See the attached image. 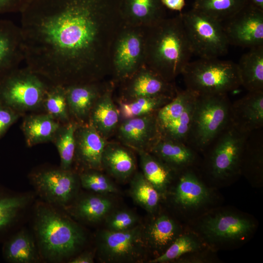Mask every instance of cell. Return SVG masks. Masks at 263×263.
<instances>
[{
    "instance_id": "6da1fadb",
    "label": "cell",
    "mask_w": 263,
    "mask_h": 263,
    "mask_svg": "<svg viewBox=\"0 0 263 263\" xmlns=\"http://www.w3.org/2000/svg\"><path fill=\"white\" fill-rule=\"evenodd\" d=\"M122 0H28L19 26L26 66L52 85L103 81L124 25Z\"/></svg>"
},
{
    "instance_id": "7a4b0ae2",
    "label": "cell",
    "mask_w": 263,
    "mask_h": 263,
    "mask_svg": "<svg viewBox=\"0 0 263 263\" xmlns=\"http://www.w3.org/2000/svg\"><path fill=\"white\" fill-rule=\"evenodd\" d=\"M192 54L180 14L145 29V65L167 81L182 74Z\"/></svg>"
},
{
    "instance_id": "3957f363",
    "label": "cell",
    "mask_w": 263,
    "mask_h": 263,
    "mask_svg": "<svg viewBox=\"0 0 263 263\" xmlns=\"http://www.w3.org/2000/svg\"><path fill=\"white\" fill-rule=\"evenodd\" d=\"M34 229L40 252L50 261H61L72 256L86 240L80 226L44 204L37 207Z\"/></svg>"
},
{
    "instance_id": "277c9868",
    "label": "cell",
    "mask_w": 263,
    "mask_h": 263,
    "mask_svg": "<svg viewBox=\"0 0 263 263\" xmlns=\"http://www.w3.org/2000/svg\"><path fill=\"white\" fill-rule=\"evenodd\" d=\"M181 75L186 89L198 95L227 94L241 86L237 63L218 58L189 61Z\"/></svg>"
},
{
    "instance_id": "5b68a950",
    "label": "cell",
    "mask_w": 263,
    "mask_h": 263,
    "mask_svg": "<svg viewBox=\"0 0 263 263\" xmlns=\"http://www.w3.org/2000/svg\"><path fill=\"white\" fill-rule=\"evenodd\" d=\"M231 104L227 94L197 95L187 144L202 152L229 124Z\"/></svg>"
},
{
    "instance_id": "8992f818",
    "label": "cell",
    "mask_w": 263,
    "mask_h": 263,
    "mask_svg": "<svg viewBox=\"0 0 263 263\" xmlns=\"http://www.w3.org/2000/svg\"><path fill=\"white\" fill-rule=\"evenodd\" d=\"M50 85L27 66L19 67L0 78V102L23 116L29 112H43Z\"/></svg>"
},
{
    "instance_id": "52a82bcc",
    "label": "cell",
    "mask_w": 263,
    "mask_h": 263,
    "mask_svg": "<svg viewBox=\"0 0 263 263\" xmlns=\"http://www.w3.org/2000/svg\"><path fill=\"white\" fill-rule=\"evenodd\" d=\"M249 133L229 124L213 139L202 153L207 155L206 166L213 178L223 180L240 172L244 145Z\"/></svg>"
},
{
    "instance_id": "ba28073f",
    "label": "cell",
    "mask_w": 263,
    "mask_h": 263,
    "mask_svg": "<svg viewBox=\"0 0 263 263\" xmlns=\"http://www.w3.org/2000/svg\"><path fill=\"white\" fill-rule=\"evenodd\" d=\"M193 54L201 58H217L229 45L222 22L194 9L180 14Z\"/></svg>"
},
{
    "instance_id": "9c48e42d",
    "label": "cell",
    "mask_w": 263,
    "mask_h": 263,
    "mask_svg": "<svg viewBox=\"0 0 263 263\" xmlns=\"http://www.w3.org/2000/svg\"><path fill=\"white\" fill-rule=\"evenodd\" d=\"M145 65V29L124 25L112 48L111 75L120 83Z\"/></svg>"
},
{
    "instance_id": "30bf717a",
    "label": "cell",
    "mask_w": 263,
    "mask_h": 263,
    "mask_svg": "<svg viewBox=\"0 0 263 263\" xmlns=\"http://www.w3.org/2000/svg\"><path fill=\"white\" fill-rule=\"evenodd\" d=\"M146 244L139 225L124 231H101L97 237L101 258L108 262L136 261L143 257Z\"/></svg>"
},
{
    "instance_id": "8fae6325",
    "label": "cell",
    "mask_w": 263,
    "mask_h": 263,
    "mask_svg": "<svg viewBox=\"0 0 263 263\" xmlns=\"http://www.w3.org/2000/svg\"><path fill=\"white\" fill-rule=\"evenodd\" d=\"M30 179L37 193L49 203L65 206L76 190L78 177L72 170L47 169L37 170Z\"/></svg>"
},
{
    "instance_id": "7c38bea8",
    "label": "cell",
    "mask_w": 263,
    "mask_h": 263,
    "mask_svg": "<svg viewBox=\"0 0 263 263\" xmlns=\"http://www.w3.org/2000/svg\"><path fill=\"white\" fill-rule=\"evenodd\" d=\"M225 21L229 45L249 49L263 45V11L247 4Z\"/></svg>"
},
{
    "instance_id": "4fadbf2b",
    "label": "cell",
    "mask_w": 263,
    "mask_h": 263,
    "mask_svg": "<svg viewBox=\"0 0 263 263\" xmlns=\"http://www.w3.org/2000/svg\"><path fill=\"white\" fill-rule=\"evenodd\" d=\"M120 83L119 101L124 102L144 97L173 98L178 91L173 82L167 81L145 65Z\"/></svg>"
},
{
    "instance_id": "5bb4252c",
    "label": "cell",
    "mask_w": 263,
    "mask_h": 263,
    "mask_svg": "<svg viewBox=\"0 0 263 263\" xmlns=\"http://www.w3.org/2000/svg\"><path fill=\"white\" fill-rule=\"evenodd\" d=\"M116 132L120 143L134 151H149L160 137L156 113L123 119Z\"/></svg>"
},
{
    "instance_id": "9a60e30c",
    "label": "cell",
    "mask_w": 263,
    "mask_h": 263,
    "mask_svg": "<svg viewBox=\"0 0 263 263\" xmlns=\"http://www.w3.org/2000/svg\"><path fill=\"white\" fill-rule=\"evenodd\" d=\"M250 219L230 213H221L206 218L201 229L205 236L214 241L242 240L253 231Z\"/></svg>"
},
{
    "instance_id": "2e32d148",
    "label": "cell",
    "mask_w": 263,
    "mask_h": 263,
    "mask_svg": "<svg viewBox=\"0 0 263 263\" xmlns=\"http://www.w3.org/2000/svg\"><path fill=\"white\" fill-rule=\"evenodd\" d=\"M75 141L74 162L82 170H102V156L107 139L86 122L78 124L75 132Z\"/></svg>"
},
{
    "instance_id": "e0dca14e",
    "label": "cell",
    "mask_w": 263,
    "mask_h": 263,
    "mask_svg": "<svg viewBox=\"0 0 263 263\" xmlns=\"http://www.w3.org/2000/svg\"><path fill=\"white\" fill-rule=\"evenodd\" d=\"M110 82L101 81L65 86L71 120L78 124L88 122L94 104Z\"/></svg>"
},
{
    "instance_id": "ac0fdd59",
    "label": "cell",
    "mask_w": 263,
    "mask_h": 263,
    "mask_svg": "<svg viewBox=\"0 0 263 263\" xmlns=\"http://www.w3.org/2000/svg\"><path fill=\"white\" fill-rule=\"evenodd\" d=\"M230 122L237 129L250 133L263 127V91L248 92L231 102Z\"/></svg>"
},
{
    "instance_id": "d6986e66",
    "label": "cell",
    "mask_w": 263,
    "mask_h": 263,
    "mask_svg": "<svg viewBox=\"0 0 263 263\" xmlns=\"http://www.w3.org/2000/svg\"><path fill=\"white\" fill-rule=\"evenodd\" d=\"M23 60L19 26L9 20H0V78L19 68Z\"/></svg>"
},
{
    "instance_id": "ffe728a7",
    "label": "cell",
    "mask_w": 263,
    "mask_h": 263,
    "mask_svg": "<svg viewBox=\"0 0 263 263\" xmlns=\"http://www.w3.org/2000/svg\"><path fill=\"white\" fill-rule=\"evenodd\" d=\"M121 13L125 25L144 29L166 18L161 0H122Z\"/></svg>"
},
{
    "instance_id": "44dd1931",
    "label": "cell",
    "mask_w": 263,
    "mask_h": 263,
    "mask_svg": "<svg viewBox=\"0 0 263 263\" xmlns=\"http://www.w3.org/2000/svg\"><path fill=\"white\" fill-rule=\"evenodd\" d=\"M113 88L112 81L94 104L88 121L106 139L116 131L121 119L119 109L113 99Z\"/></svg>"
},
{
    "instance_id": "7402d4cb",
    "label": "cell",
    "mask_w": 263,
    "mask_h": 263,
    "mask_svg": "<svg viewBox=\"0 0 263 263\" xmlns=\"http://www.w3.org/2000/svg\"><path fill=\"white\" fill-rule=\"evenodd\" d=\"M149 152L177 172L191 168L198 153L186 143L161 137Z\"/></svg>"
},
{
    "instance_id": "603a6c76",
    "label": "cell",
    "mask_w": 263,
    "mask_h": 263,
    "mask_svg": "<svg viewBox=\"0 0 263 263\" xmlns=\"http://www.w3.org/2000/svg\"><path fill=\"white\" fill-rule=\"evenodd\" d=\"M62 123L44 112L23 116L20 128L27 147L52 142Z\"/></svg>"
},
{
    "instance_id": "cb8c5ba5",
    "label": "cell",
    "mask_w": 263,
    "mask_h": 263,
    "mask_svg": "<svg viewBox=\"0 0 263 263\" xmlns=\"http://www.w3.org/2000/svg\"><path fill=\"white\" fill-rule=\"evenodd\" d=\"M179 172L181 173L173 194L175 203L184 209L202 205L209 196L207 188L190 168Z\"/></svg>"
},
{
    "instance_id": "d4e9b609",
    "label": "cell",
    "mask_w": 263,
    "mask_h": 263,
    "mask_svg": "<svg viewBox=\"0 0 263 263\" xmlns=\"http://www.w3.org/2000/svg\"><path fill=\"white\" fill-rule=\"evenodd\" d=\"M131 150L121 143L108 142L102 156L103 169L119 181L130 178L136 169L134 156Z\"/></svg>"
},
{
    "instance_id": "484cf974",
    "label": "cell",
    "mask_w": 263,
    "mask_h": 263,
    "mask_svg": "<svg viewBox=\"0 0 263 263\" xmlns=\"http://www.w3.org/2000/svg\"><path fill=\"white\" fill-rule=\"evenodd\" d=\"M237 64L241 86L248 92L263 91V45L250 48Z\"/></svg>"
},
{
    "instance_id": "4316f807",
    "label": "cell",
    "mask_w": 263,
    "mask_h": 263,
    "mask_svg": "<svg viewBox=\"0 0 263 263\" xmlns=\"http://www.w3.org/2000/svg\"><path fill=\"white\" fill-rule=\"evenodd\" d=\"M135 151L139 157L141 172L160 194L164 195L177 172L149 151L143 150Z\"/></svg>"
},
{
    "instance_id": "83f0119b",
    "label": "cell",
    "mask_w": 263,
    "mask_h": 263,
    "mask_svg": "<svg viewBox=\"0 0 263 263\" xmlns=\"http://www.w3.org/2000/svg\"><path fill=\"white\" fill-rule=\"evenodd\" d=\"M179 231L178 226L171 218L160 215L143 230L146 245L157 251L167 248L179 236Z\"/></svg>"
},
{
    "instance_id": "f1b7e54d",
    "label": "cell",
    "mask_w": 263,
    "mask_h": 263,
    "mask_svg": "<svg viewBox=\"0 0 263 263\" xmlns=\"http://www.w3.org/2000/svg\"><path fill=\"white\" fill-rule=\"evenodd\" d=\"M3 256L11 263H31L38 257L34 242L25 231H20L8 238L4 243Z\"/></svg>"
},
{
    "instance_id": "f546056e",
    "label": "cell",
    "mask_w": 263,
    "mask_h": 263,
    "mask_svg": "<svg viewBox=\"0 0 263 263\" xmlns=\"http://www.w3.org/2000/svg\"><path fill=\"white\" fill-rule=\"evenodd\" d=\"M29 195H17L0 188V237L8 231L28 204Z\"/></svg>"
},
{
    "instance_id": "4dcf8cb0",
    "label": "cell",
    "mask_w": 263,
    "mask_h": 263,
    "mask_svg": "<svg viewBox=\"0 0 263 263\" xmlns=\"http://www.w3.org/2000/svg\"><path fill=\"white\" fill-rule=\"evenodd\" d=\"M78 125L73 120L62 124L52 141L59 154L60 168L63 169H72L75 147V132Z\"/></svg>"
},
{
    "instance_id": "1f68e13d",
    "label": "cell",
    "mask_w": 263,
    "mask_h": 263,
    "mask_svg": "<svg viewBox=\"0 0 263 263\" xmlns=\"http://www.w3.org/2000/svg\"><path fill=\"white\" fill-rule=\"evenodd\" d=\"M130 192L133 200L146 211L152 213L156 210L161 195L141 172L133 174Z\"/></svg>"
},
{
    "instance_id": "d6a6232c",
    "label": "cell",
    "mask_w": 263,
    "mask_h": 263,
    "mask_svg": "<svg viewBox=\"0 0 263 263\" xmlns=\"http://www.w3.org/2000/svg\"><path fill=\"white\" fill-rule=\"evenodd\" d=\"M246 4V0H195L193 8L223 22Z\"/></svg>"
},
{
    "instance_id": "836d02e7",
    "label": "cell",
    "mask_w": 263,
    "mask_h": 263,
    "mask_svg": "<svg viewBox=\"0 0 263 263\" xmlns=\"http://www.w3.org/2000/svg\"><path fill=\"white\" fill-rule=\"evenodd\" d=\"M173 98L166 96L144 97L130 101H119V110L121 118L125 119L155 113Z\"/></svg>"
},
{
    "instance_id": "e575fe53",
    "label": "cell",
    "mask_w": 263,
    "mask_h": 263,
    "mask_svg": "<svg viewBox=\"0 0 263 263\" xmlns=\"http://www.w3.org/2000/svg\"><path fill=\"white\" fill-rule=\"evenodd\" d=\"M43 112L62 124L71 120L64 86L50 84L43 100Z\"/></svg>"
},
{
    "instance_id": "d590c367",
    "label": "cell",
    "mask_w": 263,
    "mask_h": 263,
    "mask_svg": "<svg viewBox=\"0 0 263 263\" xmlns=\"http://www.w3.org/2000/svg\"><path fill=\"white\" fill-rule=\"evenodd\" d=\"M111 201L105 197L90 195L81 199L75 206V213L80 218L90 222L101 221L112 207Z\"/></svg>"
},
{
    "instance_id": "8d00e7d4",
    "label": "cell",
    "mask_w": 263,
    "mask_h": 263,
    "mask_svg": "<svg viewBox=\"0 0 263 263\" xmlns=\"http://www.w3.org/2000/svg\"><path fill=\"white\" fill-rule=\"evenodd\" d=\"M201 247L199 240L189 234L179 235L160 255L150 261V263H163L174 260L182 256L196 252Z\"/></svg>"
},
{
    "instance_id": "74e56055",
    "label": "cell",
    "mask_w": 263,
    "mask_h": 263,
    "mask_svg": "<svg viewBox=\"0 0 263 263\" xmlns=\"http://www.w3.org/2000/svg\"><path fill=\"white\" fill-rule=\"evenodd\" d=\"M94 169L83 170L78 177L84 188L98 193H112L117 189L111 180L100 172Z\"/></svg>"
},
{
    "instance_id": "f35d334b",
    "label": "cell",
    "mask_w": 263,
    "mask_h": 263,
    "mask_svg": "<svg viewBox=\"0 0 263 263\" xmlns=\"http://www.w3.org/2000/svg\"><path fill=\"white\" fill-rule=\"evenodd\" d=\"M138 218L135 214L128 210H119L109 216L106 221L108 229L124 231L137 225Z\"/></svg>"
},
{
    "instance_id": "ab89813d",
    "label": "cell",
    "mask_w": 263,
    "mask_h": 263,
    "mask_svg": "<svg viewBox=\"0 0 263 263\" xmlns=\"http://www.w3.org/2000/svg\"><path fill=\"white\" fill-rule=\"evenodd\" d=\"M21 116V114L0 102V139Z\"/></svg>"
},
{
    "instance_id": "60d3db41",
    "label": "cell",
    "mask_w": 263,
    "mask_h": 263,
    "mask_svg": "<svg viewBox=\"0 0 263 263\" xmlns=\"http://www.w3.org/2000/svg\"><path fill=\"white\" fill-rule=\"evenodd\" d=\"M28 0H0V14L19 12Z\"/></svg>"
},
{
    "instance_id": "b9f144b4",
    "label": "cell",
    "mask_w": 263,
    "mask_h": 263,
    "mask_svg": "<svg viewBox=\"0 0 263 263\" xmlns=\"http://www.w3.org/2000/svg\"><path fill=\"white\" fill-rule=\"evenodd\" d=\"M164 6L174 11H181L185 5V0H161Z\"/></svg>"
},
{
    "instance_id": "7bdbcfd3",
    "label": "cell",
    "mask_w": 263,
    "mask_h": 263,
    "mask_svg": "<svg viewBox=\"0 0 263 263\" xmlns=\"http://www.w3.org/2000/svg\"><path fill=\"white\" fill-rule=\"evenodd\" d=\"M70 263H94V256L91 252H86L80 254L71 260Z\"/></svg>"
},
{
    "instance_id": "ee69618b",
    "label": "cell",
    "mask_w": 263,
    "mask_h": 263,
    "mask_svg": "<svg viewBox=\"0 0 263 263\" xmlns=\"http://www.w3.org/2000/svg\"><path fill=\"white\" fill-rule=\"evenodd\" d=\"M247 4L263 11V0H246Z\"/></svg>"
}]
</instances>
